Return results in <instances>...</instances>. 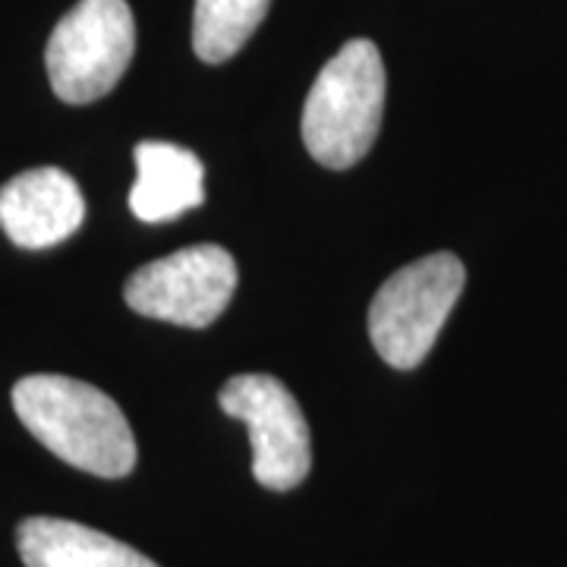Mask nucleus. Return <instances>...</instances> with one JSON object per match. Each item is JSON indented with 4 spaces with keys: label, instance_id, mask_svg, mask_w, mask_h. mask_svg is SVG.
Segmentation results:
<instances>
[{
    "label": "nucleus",
    "instance_id": "obj_1",
    "mask_svg": "<svg viewBox=\"0 0 567 567\" xmlns=\"http://www.w3.org/2000/svg\"><path fill=\"white\" fill-rule=\"evenodd\" d=\"M20 423L63 464L121 480L136 466V439L104 391L66 375H29L13 385Z\"/></svg>",
    "mask_w": 567,
    "mask_h": 567
},
{
    "label": "nucleus",
    "instance_id": "obj_2",
    "mask_svg": "<svg viewBox=\"0 0 567 567\" xmlns=\"http://www.w3.org/2000/svg\"><path fill=\"white\" fill-rule=\"evenodd\" d=\"M385 63L369 39L347 41L324 63L303 104L309 155L331 171H347L369 155L382 130Z\"/></svg>",
    "mask_w": 567,
    "mask_h": 567
},
{
    "label": "nucleus",
    "instance_id": "obj_3",
    "mask_svg": "<svg viewBox=\"0 0 567 567\" xmlns=\"http://www.w3.org/2000/svg\"><path fill=\"white\" fill-rule=\"evenodd\" d=\"M464 262L435 252L394 271L369 306V338L394 369H416L464 293Z\"/></svg>",
    "mask_w": 567,
    "mask_h": 567
},
{
    "label": "nucleus",
    "instance_id": "obj_4",
    "mask_svg": "<svg viewBox=\"0 0 567 567\" xmlns=\"http://www.w3.org/2000/svg\"><path fill=\"white\" fill-rule=\"evenodd\" d=\"M136 51V22L126 0H80L44 51L48 80L66 104H92L123 80Z\"/></svg>",
    "mask_w": 567,
    "mask_h": 567
},
{
    "label": "nucleus",
    "instance_id": "obj_5",
    "mask_svg": "<svg viewBox=\"0 0 567 567\" xmlns=\"http://www.w3.org/2000/svg\"><path fill=\"white\" fill-rule=\"evenodd\" d=\"M234 290V256L224 246L199 244L142 265L123 287V300L148 319L183 328H205L230 306Z\"/></svg>",
    "mask_w": 567,
    "mask_h": 567
},
{
    "label": "nucleus",
    "instance_id": "obj_6",
    "mask_svg": "<svg viewBox=\"0 0 567 567\" xmlns=\"http://www.w3.org/2000/svg\"><path fill=\"white\" fill-rule=\"evenodd\" d=\"M218 404L249 429L252 476L271 492L297 488L309 476L312 445L297 398L275 375H237L221 388Z\"/></svg>",
    "mask_w": 567,
    "mask_h": 567
},
{
    "label": "nucleus",
    "instance_id": "obj_7",
    "mask_svg": "<svg viewBox=\"0 0 567 567\" xmlns=\"http://www.w3.org/2000/svg\"><path fill=\"white\" fill-rule=\"evenodd\" d=\"M85 221V199L61 167H35L0 186V227L20 249L63 244Z\"/></svg>",
    "mask_w": 567,
    "mask_h": 567
},
{
    "label": "nucleus",
    "instance_id": "obj_8",
    "mask_svg": "<svg viewBox=\"0 0 567 567\" xmlns=\"http://www.w3.org/2000/svg\"><path fill=\"white\" fill-rule=\"evenodd\" d=\"M203 203L205 167L189 148L158 140L136 145V183L130 189V208L140 221H174Z\"/></svg>",
    "mask_w": 567,
    "mask_h": 567
},
{
    "label": "nucleus",
    "instance_id": "obj_9",
    "mask_svg": "<svg viewBox=\"0 0 567 567\" xmlns=\"http://www.w3.org/2000/svg\"><path fill=\"white\" fill-rule=\"evenodd\" d=\"M25 567H158L142 551L63 517H25L17 527Z\"/></svg>",
    "mask_w": 567,
    "mask_h": 567
},
{
    "label": "nucleus",
    "instance_id": "obj_10",
    "mask_svg": "<svg viewBox=\"0 0 567 567\" xmlns=\"http://www.w3.org/2000/svg\"><path fill=\"white\" fill-rule=\"evenodd\" d=\"M271 0H196L193 51L205 63L230 61L262 25Z\"/></svg>",
    "mask_w": 567,
    "mask_h": 567
}]
</instances>
